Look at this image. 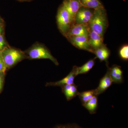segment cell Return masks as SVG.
I'll return each mask as SVG.
<instances>
[{"label": "cell", "instance_id": "obj_1", "mask_svg": "<svg viewBox=\"0 0 128 128\" xmlns=\"http://www.w3.org/2000/svg\"><path fill=\"white\" fill-rule=\"evenodd\" d=\"M90 31L103 37L108 26L107 14L105 8L94 10L91 19L88 23Z\"/></svg>", "mask_w": 128, "mask_h": 128}, {"label": "cell", "instance_id": "obj_2", "mask_svg": "<svg viewBox=\"0 0 128 128\" xmlns=\"http://www.w3.org/2000/svg\"><path fill=\"white\" fill-rule=\"evenodd\" d=\"M2 55L7 68L12 67L25 58L24 54L20 50L6 47L1 51Z\"/></svg>", "mask_w": 128, "mask_h": 128}, {"label": "cell", "instance_id": "obj_3", "mask_svg": "<svg viewBox=\"0 0 128 128\" xmlns=\"http://www.w3.org/2000/svg\"><path fill=\"white\" fill-rule=\"evenodd\" d=\"M57 21L60 32L66 37L73 22L70 15L62 5L58 10Z\"/></svg>", "mask_w": 128, "mask_h": 128}, {"label": "cell", "instance_id": "obj_4", "mask_svg": "<svg viewBox=\"0 0 128 128\" xmlns=\"http://www.w3.org/2000/svg\"><path fill=\"white\" fill-rule=\"evenodd\" d=\"M28 54L32 59H48L51 60L56 65L59 64L57 60L51 54L49 51L43 46H34L29 50Z\"/></svg>", "mask_w": 128, "mask_h": 128}, {"label": "cell", "instance_id": "obj_5", "mask_svg": "<svg viewBox=\"0 0 128 128\" xmlns=\"http://www.w3.org/2000/svg\"><path fill=\"white\" fill-rule=\"evenodd\" d=\"M94 10L84 6L81 7L76 14L73 24L80 25L88 24L91 19Z\"/></svg>", "mask_w": 128, "mask_h": 128}, {"label": "cell", "instance_id": "obj_6", "mask_svg": "<svg viewBox=\"0 0 128 128\" xmlns=\"http://www.w3.org/2000/svg\"><path fill=\"white\" fill-rule=\"evenodd\" d=\"M88 37L84 36H71L66 38L76 48L93 53V50L89 44Z\"/></svg>", "mask_w": 128, "mask_h": 128}, {"label": "cell", "instance_id": "obj_7", "mask_svg": "<svg viewBox=\"0 0 128 128\" xmlns=\"http://www.w3.org/2000/svg\"><path fill=\"white\" fill-rule=\"evenodd\" d=\"M107 67L106 73L100 80L98 87L94 89L95 96H98L104 92L113 83L110 75V68L108 67V65Z\"/></svg>", "mask_w": 128, "mask_h": 128}, {"label": "cell", "instance_id": "obj_8", "mask_svg": "<svg viewBox=\"0 0 128 128\" xmlns=\"http://www.w3.org/2000/svg\"><path fill=\"white\" fill-rule=\"evenodd\" d=\"M90 28L88 24L76 25L73 24L66 34V38L71 36H89Z\"/></svg>", "mask_w": 128, "mask_h": 128}, {"label": "cell", "instance_id": "obj_9", "mask_svg": "<svg viewBox=\"0 0 128 128\" xmlns=\"http://www.w3.org/2000/svg\"><path fill=\"white\" fill-rule=\"evenodd\" d=\"M78 66H73L72 70L66 77L62 80L55 82H48L47 83V86H63L66 85H70L74 84V80L76 76H77Z\"/></svg>", "mask_w": 128, "mask_h": 128}, {"label": "cell", "instance_id": "obj_10", "mask_svg": "<svg viewBox=\"0 0 128 128\" xmlns=\"http://www.w3.org/2000/svg\"><path fill=\"white\" fill-rule=\"evenodd\" d=\"M62 5L70 15L74 24L76 14L82 6L80 0H64Z\"/></svg>", "mask_w": 128, "mask_h": 128}, {"label": "cell", "instance_id": "obj_11", "mask_svg": "<svg viewBox=\"0 0 128 128\" xmlns=\"http://www.w3.org/2000/svg\"><path fill=\"white\" fill-rule=\"evenodd\" d=\"M88 38L89 45L93 50V54L94 50L105 44L104 43V37L90 30Z\"/></svg>", "mask_w": 128, "mask_h": 128}, {"label": "cell", "instance_id": "obj_12", "mask_svg": "<svg viewBox=\"0 0 128 128\" xmlns=\"http://www.w3.org/2000/svg\"><path fill=\"white\" fill-rule=\"evenodd\" d=\"M110 75L113 83L121 84L123 82V71L121 67L114 65L110 68Z\"/></svg>", "mask_w": 128, "mask_h": 128}, {"label": "cell", "instance_id": "obj_13", "mask_svg": "<svg viewBox=\"0 0 128 128\" xmlns=\"http://www.w3.org/2000/svg\"><path fill=\"white\" fill-rule=\"evenodd\" d=\"M78 86L74 84L66 85L62 86V91L64 94L67 100L70 101L78 96L79 92Z\"/></svg>", "mask_w": 128, "mask_h": 128}, {"label": "cell", "instance_id": "obj_14", "mask_svg": "<svg viewBox=\"0 0 128 128\" xmlns=\"http://www.w3.org/2000/svg\"><path fill=\"white\" fill-rule=\"evenodd\" d=\"M93 54L96 55V58H98L101 62L105 61L106 65H108V60L110 56V50L105 44L94 50Z\"/></svg>", "mask_w": 128, "mask_h": 128}, {"label": "cell", "instance_id": "obj_15", "mask_svg": "<svg viewBox=\"0 0 128 128\" xmlns=\"http://www.w3.org/2000/svg\"><path fill=\"white\" fill-rule=\"evenodd\" d=\"M82 106L88 110L91 114H96L98 106V96H94L90 100L86 102Z\"/></svg>", "mask_w": 128, "mask_h": 128}, {"label": "cell", "instance_id": "obj_16", "mask_svg": "<svg viewBox=\"0 0 128 128\" xmlns=\"http://www.w3.org/2000/svg\"><path fill=\"white\" fill-rule=\"evenodd\" d=\"M82 6L96 10L104 8L100 0H80Z\"/></svg>", "mask_w": 128, "mask_h": 128}, {"label": "cell", "instance_id": "obj_17", "mask_svg": "<svg viewBox=\"0 0 128 128\" xmlns=\"http://www.w3.org/2000/svg\"><path fill=\"white\" fill-rule=\"evenodd\" d=\"M95 59L96 58L93 59L89 60V61L86 62L82 66L80 67L78 66L77 76L82 74H86V73H88L94 66L95 64Z\"/></svg>", "mask_w": 128, "mask_h": 128}, {"label": "cell", "instance_id": "obj_18", "mask_svg": "<svg viewBox=\"0 0 128 128\" xmlns=\"http://www.w3.org/2000/svg\"><path fill=\"white\" fill-rule=\"evenodd\" d=\"M95 95L94 89L79 92L78 95L82 105L84 104L86 102L90 100Z\"/></svg>", "mask_w": 128, "mask_h": 128}, {"label": "cell", "instance_id": "obj_19", "mask_svg": "<svg viewBox=\"0 0 128 128\" xmlns=\"http://www.w3.org/2000/svg\"><path fill=\"white\" fill-rule=\"evenodd\" d=\"M119 54L122 59L124 60H128V46L124 45L121 48L120 50Z\"/></svg>", "mask_w": 128, "mask_h": 128}, {"label": "cell", "instance_id": "obj_20", "mask_svg": "<svg viewBox=\"0 0 128 128\" xmlns=\"http://www.w3.org/2000/svg\"><path fill=\"white\" fill-rule=\"evenodd\" d=\"M7 68L2 58L1 51H0V73H4Z\"/></svg>", "mask_w": 128, "mask_h": 128}, {"label": "cell", "instance_id": "obj_21", "mask_svg": "<svg viewBox=\"0 0 128 128\" xmlns=\"http://www.w3.org/2000/svg\"><path fill=\"white\" fill-rule=\"evenodd\" d=\"M54 128H82L76 124H68L56 126Z\"/></svg>", "mask_w": 128, "mask_h": 128}, {"label": "cell", "instance_id": "obj_22", "mask_svg": "<svg viewBox=\"0 0 128 128\" xmlns=\"http://www.w3.org/2000/svg\"><path fill=\"white\" fill-rule=\"evenodd\" d=\"M6 44L4 36L3 35H0V51H1L6 47Z\"/></svg>", "mask_w": 128, "mask_h": 128}, {"label": "cell", "instance_id": "obj_23", "mask_svg": "<svg viewBox=\"0 0 128 128\" xmlns=\"http://www.w3.org/2000/svg\"><path fill=\"white\" fill-rule=\"evenodd\" d=\"M4 74V73H0V92L2 89V86H3Z\"/></svg>", "mask_w": 128, "mask_h": 128}, {"label": "cell", "instance_id": "obj_24", "mask_svg": "<svg viewBox=\"0 0 128 128\" xmlns=\"http://www.w3.org/2000/svg\"><path fill=\"white\" fill-rule=\"evenodd\" d=\"M2 31H3V28L2 25L0 24V35H2Z\"/></svg>", "mask_w": 128, "mask_h": 128}, {"label": "cell", "instance_id": "obj_25", "mask_svg": "<svg viewBox=\"0 0 128 128\" xmlns=\"http://www.w3.org/2000/svg\"><path fill=\"white\" fill-rule=\"evenodd\" d=\"M21 0V1H28V0Z\"/></svg>", "mask_w": 128, "mask_h": 128}, {"label": "cell", "instance_id": "obj_26", "mask_svg": "<svg viewBox=\"0 0 128 128\" xmlns=\"http://www.w3.org/2000/svg\"></svg>", "mask_w": 128, "mask_h": 128}]
</instances>
